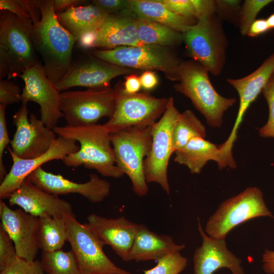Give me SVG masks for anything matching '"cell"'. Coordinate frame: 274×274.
Wrapping results in <instances>:
<instances>
[{"instance_id":"1","label":"cell","mask_w":274,"mask_h":274,"mask_svg":"<svg viewBox=\"0 0 274 274\" xmlns=\"http://www.w3.org/2000/svg\"><path fill=\"white\" fill-rule=\"evenodd\" d=\"M53 4L54 0H39L41 19L33 24L32 39L43 60L46 76L55 84L73 63V51L77 39L60 23Z\"/></svg>"},{"instance_id":"2","label":"cell","mask_w":274,"mask_h":274,"mask_svg":"<svg viewBox=\"0 0 274 274\" xmlns=\"http://www.w3.org/2000/svg\"><path fill=\"white\" fill-rule=\"evenodd\" d=\"M55 134L78 142L80 149L62 161L68 167L83 166L94 169L101 176L119 178L124 174L116 165L110 140V132L104 124L73 126L65 125L53 128Z\"/></svg>"},{"instance_id":"3","label":"cell","mask_w":274,"mask_h":274,"mask_svg":"<svg viewBox=\"0 0 274 274\" xmlns=\"http://www.w3.org/2000/svg\"><path fill=\"white\" fill-rule=\"evenodd\" d=\"M209 73L193 59L182 61L179 80L174 88L191 100L195 108L204 117L208 125L219 128L223 123L224 112L236 100L218 93L210 81Z\"/></svg>"},{"instance_id":"4","label":"cell","mask_w":274,"mask_h":274,"mask_svg":"<svg viewBox=\"0 0 274 274\" xmlns=\"http://www.w3.org/2000/svg\"><path fill=\"white\" fill-rule=\"evenodd\" d=\"M151 127H132L110 133L116 165L129 178L133 192L141 197L148 191L144 162L152 145Z\"/></svg>"},{"instance_id":"5","label":"cell","mask_w":274,"mask_h":274,"mask_svg":"<svg viewBox=\"0 0 274 274\" xmlns=\"http://www.w3.org/2000/svg\"><path fill=\"white\" fill-rule=\"evenodd\" d=\"M94 57L119 66L144 71H161L169 80H179L182 61L167 47L154 45L121 46L110 50H95Z\"/></svg>"},{"instance_id":"6","label":"cell","mask_w":274,"mask_h":274,"mask_svg":"<svg viewBox=\"0 0 274 274\" xmlns=\"http://www.w3.org/2000/svg\"><path fill=\"white\" fill-rule=\"evenodd\" d=\"M33 22L5 10L0 13V53L9 65L8 80L15 78L39 62L32 39Z\"/></svg>"},{"instance_id":"7","label":"cell","mask_w":274,"mask_h":274,"mask_svg":"<svg viewBox=\"0 0 274 274\" xmlns=\"http://www.w3.org/2000/svg\"><path fill=\"white\" fill-rule=\"evenodd\" d=\"M259 217L274 218L265 204L260 189L250 187L223 201L209 218L204 231L213 238L225 239L233 228Z\"/></svg>"},{"instance_id":"8","label":"cell","mask_w":274,"mask_h":274,"mask_svg":"<svg viewBox=\"0 0 274 274\" xmlns=\"http://www.w3.org/2000/svg\"><path fill=\"white\" fill-rule=\"evenodd\" d=\"M113 89L115 111L104 124L110 133L132 127L152 126L166 110L167 98L155 97L147 91L128 94L124 91L120 83Z\"/></svg>"},{"instance_id":"9","label":"cell","mask_w":274,"mask_h":274,"mask_svg":"<svg viewBox=\"0 0 274 274\" xmlns=\"http://www.w3.org/2000/svg\"><path fill=\"white\" fill-rule=\"evenodd\" d=\"M215 14L197 20L183 34V41L192 59L217 76L221 74L225 63L227 42Z\"/></svg>"},{"instance_id":"10","label":"cell","mask_w":274,"mask_h":274,"mask_svg":"<svg viewBox=\"0 0 274 274\" xmlns=\"http://www.w3.org/2000/svg\"><path fill=\"white\" fill-rule=\"evenodd\" d=\"M65 217L67 242L81 274H135L117 266L107 256L105 244L87 223L79 222L74 214Z\"/></svg>"},{"instance_id":"11","label":"cell","mask_w":274,"mask_h":274,"mask_svg":"<svg viewBox=\"0 0 274 274\" xmlns=\"http://www.w3.org/2000/svg\"><path fill=\"white\" fill-rule=\"evenodd\" d=\"M180 113L174 105V98H168L165 112L151 127L152 145L144 162L147 183H158L168 194L170 187L167 167L170 157L175 153L173 133Z\"/></svg>"},{"instance_id":"12","label":"cell","mask_w":274,"mask_h":274,"mask_svg":"<svg viewBox=\"0 0 274 274\" xmlns=\"http://www.w3.org/2000/svg\"><path fill=\"white\" fill-rule=\"evenodd\" d=\"M60 95V110L67 125L96 124L102 117L110 119L115 111V93L111 87L64 91Z\"/></svg>"},{"instance_id":"13","label":"cell","mask_w":274,"mask_h":274,"mask_svg":"<svg viewBox=\"0 0 274 274\" xmlns=\"http://www.w3.org/2000/svg\"><path fill=\"white\" fill-rule=\"evenodd\" d=\"M24 82L21 93L22 103L33 101L40 107L41 120L53 129L63 117L60 110L61 92L46 76L43 66L38 62L20 77Z\"/></svg>"},{"instance_id":"14","label":"cell","mask_w":274,"mask_h":274,"mask_svg":"<svg viewBox=\"0 0 274 274\" xmlns=\"http://www.w3.org/2000/svg\"><path fill=\"white\" fill-rule=\"evenodd\" d=\"M27 104L22 103L13 116L16 131L10 142L11 150L18 157L27 159L40 156L50 148L56 138L53 129L31 113L28 118Z\"/></svg>"},{"instance_id":"15","label":"cell","mask_w":274,"mask_h":274,"mask_svg":"<svg viewBox=\"0 0 274 274\" xmlns=\"http://www.w3.org/2000/svg\"><path fill=\"white\" fill-rule=\"evenodd\" d=\"M77 43L83 48H101L104 50L143 45L138 37L136 17L127 10L109 14L95 31Z\"/></svg>"},{"instance_id":"16","label":"cell","mask_w":274,"mask_h":274,"mask_svg":"<svg viewBox=\"0 0 274 274\" xmlns=\"http://www.w3.org/2000/svg\"><path fill=\"white\" fill-rule=\"evenodd\" d=\"M134 71L109 63L93 55L72 63L65 76L55 85L60 92L78 86L88 89L109 87L115 77L133 74Z\"/></svg>"},{"instance_id":"17","label":"cell","mask_w":274,"mask_h":274,"mask_svg":"<svg viewBox=\"0 0 274 274\" xmlns=\"http://www.w3.org/2000/svg\"><path fill=\"white\" fill-rule=\"evenodd\" d=\"M80 146L74 140L58 136L50 149L44 154L31 159H21L16 156L10 148H8L13 160V164L0 185V197H8L19 188L24 181L36 169L44 163L53 160H62L66 156L79 151Z\"/></svg>"},{"instance_id":"18","label":"cell","mask_w":274,"mask_h":274,"mask_svg":"<svg viewBox=\"0 0 274 274\" xmlns=\"http://www.w3.org/2000/svg\"><path fill=\"white\" fill-rule=\"evenodd\" d=\"M1 226L12 239L17 256L35 260L39 249L38 241L39 218L21 209L12 210L0 201Z\"/></svg>"},{"instance_id":"19","label":"cell","mask_w":274,"mask_h":274,"mask_svg":"<svg viewBox=\"0 0 274 274\" xmlns=\"http://www.w3.org/2000/svg\"><path fill=\"white\" fill-rule=\"evenodd\" d=\"M27 178L35 185L49 193L58 196L72 193L79 194L93 203L101 202L110 192V183L93 174H90L88 182L78 183L70 181L60 174L46 172L40 166Z\"/></svg>"},{"instance_id":"20","label":"cell","mask_w":274,"mask_h":274,"mask_svg":"<svg viewBox=\"0 0 274 274\" xmlns=\"http://www.w3.org/2000/svg\"><path fill=\"white\" fill-rule=\"evenodd\" d=\"M274 73V53L251 74L239 79H227V82L237 91L239 104L236 118L230 135L223 144L221 149L225 153H232L234 143L245 114L250 105L256 99Z\"/></svg>"},{"instance_id":"21","label":"cell","mask_w":274,"mask_h":274,"mask_svg":"<svg viewBox=\"0 0 274 274\" xmlns=\"http://www.w3.org/2000/svg\"><path fill=\"white\" fill-rule=\"evenodd\" d=\"M197 220L202 244L193 254V274H214L222 268L229 269L232 273L245 274L241 259L228 249L225 239L209 236L203 230L199 218Z\"/></svg>"},{"instance_id":"22","label":"cell","mask_w":274,"mask_h":274,"mask_svg":"<svg viewBox=\"0 0 274 274\" xmlns=\"http://www.w3.org/2000/svg\"><path fill=\"white\" fill-rule=\"evenodd\" d=\"M8 198L10 206H18L25 212L38 218L46 216L62 217L74 214L72 206L68 201L46 192L27 178Z\"/></svg>"},{"instance_id":"23","label":"cell","mask_w":274,"mask_h":274,"mask_svg":"<svg viewBox=\"0 0 274 274\" xmlns=\"http://www.w3.org/2000/svg\"><path fill=\"white\" fill-rule=\"evenodd\" d=\"M87 224L105 245H109L124 261H129L131 248L140 224L124 217L107 218L91 214Z\"/></svg>"},{"instance_id":"24","label":"cell","mask_w":274,"mask_h":274,"mask_svg":"<svg viewBox=\"0 0 274 274\" xmlns=\"http://www.w3.org/2000/svg\"><path fill=\"white\" fill-rule=\"evenodd\" d=\"M185 248L177 244L170 235H159L140 224L129 256V261H157L165 255Z\"/></svg>"},{"instance_id":"25","label":"cell","mask_w":274,"mask_h":274,"mask_svg":"<svg viewBox=\"0 0 274 274\" xmlns=\"http://www.w3.org/2000/svg\"><path fill=\"white\" fill-rule=\"evenodd\" d=\"M174 161L186 166L193 174H199L211 160L217 162L221 169L227 167L219 145L204 138L196 137L175 152Z\"/></svg>"},{"instance_id":"26","label":"cell","mask_w":274,"mask_h":274,"mask_svg":"<svg viewBox=\"0 0 274 274\" xmlns=\"http://www.w3.org/2000/svg\"><path fill=\"white\" fill-rule=\"evenodd\" d=\"M126 10L137 17L166 25L182 33L197 22L174 13L158 0H128Z\"/></svg>"},{"instance_id":"27","label":"cell","mask_w":274,"mask_h":274,"mask_svg":"<svg viewBox=\"0 0 274 274\" xmlns=\"http://www.w3.org/2000/svg\"><path fill=\"white\" fill-rule=\"evenodd\" d=\"M60 23L77 39L95 31L109 15L93 4L56 13Z\"/></svg>"},{"instance_id":"28","label":"cell","mask_w":274,"mask_h":274,"mask_svg":"<svg viewBox=\"0 0 274 274\" xmlns=\"http://www.w3.org/2000/svg\"><path fill=\"white\" fill-rule=\"evenodd\" d=\"M136 26L138 39L143 45L169 47L183 41V33L163 24L136 17Z\"/></svg>"},{"instance_id":"29","label":"cell","mask_w":274,"mask_h":274,"mask_svg":"<svg viewBox=\"0 0 274 274\" xmlns=\"http://www.w3.org/2000/svg\"><path fill=\"white\" fill-rule=\"evenodd\" d=\"M65 215L62 217L43 216L39 218L38 241L42 252L61 249L67 241Z\"/></svg>"},{"instance_id":"30","label":"cell","mask_w":274,"mask_h":274,"mask_svg":"<svg viewBox=\"0 0 274 274\" xmlns=\"http://www.w3.org/2000/svg\"><path fill=\"white\" fill-rule=\"evenodd\" d=\"M207 135L204 125L195 114L187 110L179 117L173 133V147L175 152L185 146L196 137L205 138Z\"/></svg>"},{"instance_id":"31","label":"cell","mask_w":274,"mask_h":274,"mask_svg":"<svg viewBox=\"0 0 274 274\" xmlns=\"http://www.w3.org/2000/svg\"><path fill=\"white\" fill-rule=\"evenodd\" d=\"M47 274H81L76 258L71 250L42 252L40 261Z\"/></svg>"},{"instance_id":"32","label":"cell","mask_w":274,"mask_h":274,"mask_svg":"<svg viewBox=\"0 0 274 274\" xmlns=\"http://www.w3.org/2000/svg\"><path fill=\"white\" fill-rule=\"evenodd\" d=\"M187 265V258L180 252H174L158 259L156 265L144 270V274H179Z\"/></svg>"},{"instance_id":"33","label":"cell","mask_w":274,"mask_h":274,"mask_svg":"<svg viewBox=\"0 0 274 274\" xmlns=\"http://www.w3.org/2000/svg\"><path fill=\"white\" fill-rule=\"evenodd\" d=\"M271 0H246L239 12V27L243 36L247 35L250 27L256 20L258 13L266 6L271 3Z\"/></svg>"},{"instance_id":"34","label":"cell","mask_w":274,"mask_h":274,"mask_svg":"<svg viewBox=\"0 0 274 274\" xmlns=\"http://www.w3.org/2000/svg\"><path fill=\"white\" fill-rule=\"evenodd\" d=\"M269 109L267 122L259 129V134L263 138H274V73L262 90Z\"/></svg>"},{"instance_id":"35","label":"cell","mask_w":274,"mask_h":274,"mask_svg":"<svg viewBox=\"0 0 274 274\" xmlns=\"http://www.w3.org/2000/svg\"><path fill=\"white\" fill-rule=\"evenodd\" d=\"M41 262L28 261L17 257L10 265L0 270V274H44Z\"/></svg>"},{"instance_id":"36","label":"cell","mask_w":274,"mask_h":274,"mask_svg":"<svg viewBox=\"0 0 274 274\" xmlns=\"http://www.w3.org/2000/svg\"><path fill=\"white\" fill-rule=\"evenodd\" d=\"M17 257L13 242L0 225V270L12 263Z\"/></svg>"},{"instance_id":"37","label":"cell","mask_w":274,"mask_h":274,"mask_svg":"<svg viewBox=\"0 0 274 274\" xmlns=\"http://www.w3.org/2000/svg\"><path fill=\"white\" fill-rule=\"evenodd\" d=\"M6 106L0 104V181L4 179L7 173L4 163L3 157L5 150L10 143L6 117Z\"/></svg>"},{"instance_id":"38","label":"cell","mask_w":274,"mask_h":274,"mask_svg":"<svg viewBox=\"0 0 274 274\" xmlns=\"http://www.w3.org/2000/svg\"><path fill=\"white\" fill-rule=\"evenodd\" d=\"M21 101L19 86L10 80H0V104L12 105Z\"/></svg>"},{"instance_id":"39","label":"cell","mask_w":274,"mask_h":274,"mask_svg":"<svg viewBox=\"0 0 274 274\" xmlns=\"http://www.w3.org/2000/svg\"><path fill=\"white\" fill-rule=\"evenodd\" d=\"M174 13L197 20L191 0H158Z\"/></svg>"},{"instance_id":"40","label":"cell","mask_w":274,"mask_h":274,"mask_svg":"<svg viewBox=\"0 0 274 274\" xmlns=\"http://www.w3.org/2000/svg\"><path fill=\"white\" fill-rule=\"evenodd\" d=\"M92 4L107 14H112L126 10L128 0H94Z\"/></svg>"},{"instance_id":"41","label":"cell","mask_w":274,"mask_h":274,"mask_svg":"<svg viewBox=\"0 0 274 274\" xmlns=\"http://www.w3.org/2000/svg\"><path fill=\"white\" fill-rule=\"evenodd\" d=\"M197 20L209 17L215 14L217 11L215 1L191 0Z\"/></svg>"},{"instance_id":"42","label":"cell","mask_w":274,"mask_h":274,"mask_svg":"<svg viewBox=\"0 0 274 274\" xmlns=\"http://www.w3.org/2000/svg\"><path fill=\"white\" fill-rule=\"evenodd\" d=\"M0 9L7 11L21 19H30L18 0H1Z\"/></svg>"},{"instance_id":"43","label":"cell","mask_w":274,"mask_h":274,"mask_svg":"<svg viewBox=\"0 0 274 274\" xmlns=\"http://www.w3.org/2000/svg\"><path fill=\"white\" fill-rule=\"evenodd\" d=\"M18 2L29 16L33 24L40 21L41 19V11L39 0H18Z\"/></svg>"},{"instance_id":"44","label":"cell","mask_w":274,"mask_h":274,"mask_svg":"<svg viewBox=\"0 0 274 274\" xmlns=\"http://www.w3.org/2000/svg\"><path fill=\"white\" fill-rule=\"evenodd\" d=\"M122 85L124 91L128 94L138 93L142 88L140 76L134 73L127 75Z\"/></svg>"},{"instance_id":"45","label":"cell","mask_w":274,"mask_h":274,"mask_svg":"<svg viewBox=\"0 0 274 274\" xmlns=\"http://www.w3.org/2000/svg\"><path fill=\"white\" fill-rule=\"evenodd\" d=\"M142 88L146 91L154 89L158 84V79L153 71H144L140 76Z\"/></svg>"},{"instance_id":"46","label":"cell","mask_w":274,"mask_h":274,"mask_svg":"<svg viewBox=\"0 0 274 274\" xmlns=\"http://www.w3.org/2000/svg\"><path fill=\"white\" fill-rule=\"evenodd\" d=\"M270 29L266 19H256L251 25L247 36L257 37Z\"/></svg>"},{"instance_id":"47","label":"cell","mask_w":274,"mask_h":274,"mask_svg":"<svg viewBox=\"0 0 274 274\" xmlns=\"http://www.w3.org/2000/svg\"><path fill=\"white\" fill-rule=\"evenodd\" d=\"M85 2L82 0H54L53 8L55 12L58 13L72 7L82 6Z\"/></svg>"},{"instance_id":"48","label":"cell","mask_w":274,"mask_h":274,"mask_svg":"<svg viewBox=\"0 0 274 274\" xmlns=\"http://www.w3.org/2000/svg\"><path fill=\"white\" fill-rule=\"evenodd\" d=\"M262 268L266 274H274V251L266 249L262 255Z\"/></svg>"},{"instance_id":"49","label":"cell","mask_w":274,"mask_h":274,"mask_svg":"<svg viewBox=\"0 0 274 274\" xmlns=\"http://www.w3.org/2000/svg\"><path fill=\"white\" fill-rule=\"evenodd\" d=\"M266 20L270 29L274 28V13L270 15Z\"/></svg>"},{"instance_id":"50","label":"cell","mask_w":274,"mask_h":274,"mask_svg":"<svg viewBox=\"0 0 274 274\" xmlns=\"http://www.w3.org/2000/svg\"><path fill=\"white\" fill-rule=\"evenodd\" d=\"M232 274H236V273H232Z\"/></svg>"}]
</instances>
